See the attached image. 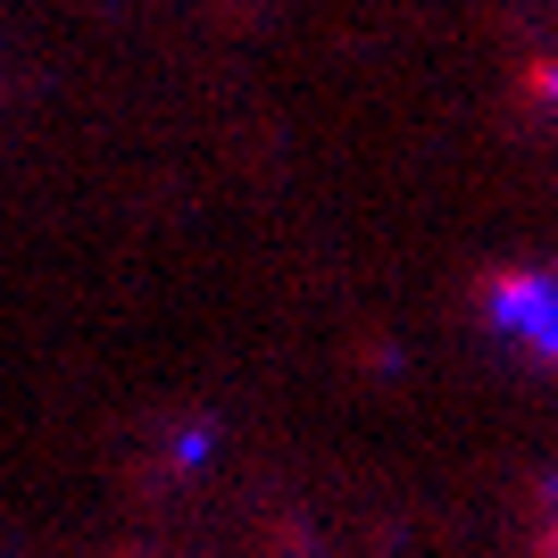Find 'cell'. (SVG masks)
Instances as JSON below:
<instances>
[{
  "label": "cell",
  "instance_id": "1",
  "mask_svg": "<svg viewBox=\"0 0 558 558\" xmlns=\"http://www.w3.org/2000/svg\"><path fill=\"white\" fill-rule=\"evenodd\" d=\"M475 301H484V326L517 359L558 367V267H484Z\"/></svg>",
  "mask_w": 558,
  "mask_h": 558
},
{
  "label": "cell",
  "instance_id": "2",
  "mask_svg": "<svg viewBox=\"0 0 558 558\" xmlns=\"http://www.w3.org/2000/svg\"><path fill=\"white\" fill-rule=\"evenodd\" d=\"M542 558H558V534H550V542H542Z\"/></svg>",
  "mask_w": 558,
  "mask_h": 558
}]
</instances>
